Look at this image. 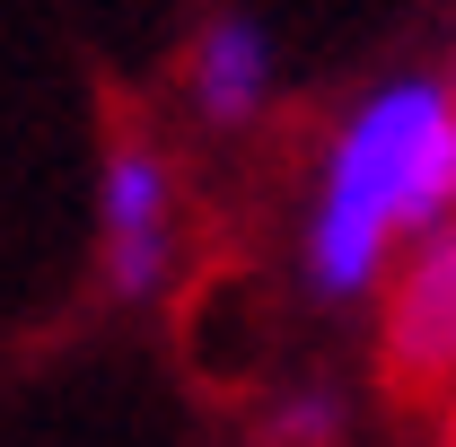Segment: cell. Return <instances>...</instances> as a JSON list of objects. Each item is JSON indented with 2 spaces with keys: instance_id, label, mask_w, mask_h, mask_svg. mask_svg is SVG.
I'll use <instances>...</instances> for the list:
<instances>
[{
  "instance_id": "4",
  "label": "cell",
  "mask_w": 456,
  "mask_h": 447,
  "mask_svg": "<svg viewBox=\"0 0 456 447\" xmlns=\"http://www.w3.org/2000/svg\"><path fill=\"white\" fill-rule=\"evenodd\" d=\"M184 88H193V114L202 123H255L264 97H273V45H264V27L255 18H211L202 27V45L184 61Z\"/></svg>"
},
{
  "instance_id": "3",
  "label": "cell",
  "mask_w": 456,
  "mask_h": 447,
  "mask_svg": "<svg viewBox=\"0 0 456 447\" xmlns=\"http://www.w3.org/2000/svg\"><path fill=\"white\" fill-rule=\"evenodd\" d=\"M97 228H106V289L114 298H150L175 255V175L150 141H114Z\"/></svg>"
},
{
  "instance_id": "2",
  "label": "cell",
  "mask_w": 456,
  "mask_h": 447,
  "mask_svg": "<svg viewBox=\"0 0 456 447\" xmlns=\"http://www.w3.org/2000/svg\"><path fill=\"white\" fill-rule=\"evenodd\" d=\"M378 378H387V403L403 412L456 403V228H430L387 280Z\"/></svg>"
},
{
  "instance_id": "1",
  "label": "cell",
  "mask_w": 456,
  "mask_h": 447,
  "mask_svg": "<svg viewBox=\"0 0 456 447\" xmlns=\"http://www.w3.org/2000/svg\"><path fill=\"white\" fill-rule=\"evenodd\" d=\"M456 211V97L439 79H387L325 150L307 211V280L316 298H360L387 272L403 228Z\"/></svg>"
},
{
  "instance_id": "6",
  "label": "cell",
  "mask_w": 456,
  "mask_h": 447,
  "mask_svg": "<svg viewBox=\"0 0 456 447\" xmlns=\"http://www.w3.org/2000/svg\"><path fill=\"white\" fill-rule=\"evenodd\" d=\"M439 447H456V403H448V430H439Z\"/></svg>"
},
{
  "instance_id": "5",
  "label": "cell",
  "mask_w": 456,
  "mask_h": 447,
  "mask_svg": "<svg viewBox=\"0 0 456 447\" xmlns=\"http://www.w3.org/2000/svg\"><path fill=\"white\" fill-rule=\"evenodd\" d=\"M342 439V394L307 386V394H281L264 412V447H334Z\"/></svg>"
}]
</instances>
